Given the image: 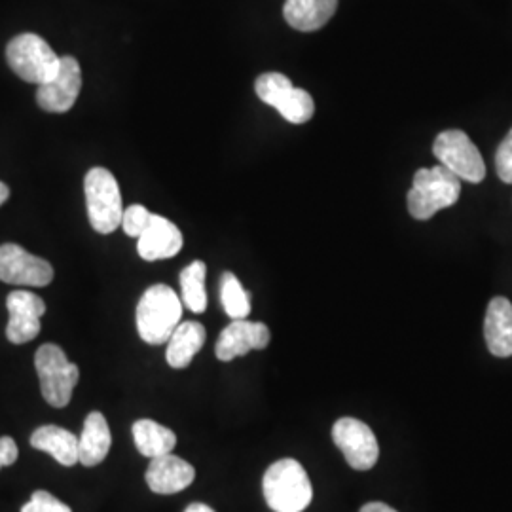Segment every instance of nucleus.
<instances>
[{"label":"nucleus","instance_id":"obj_4","mask_svg":"<svg viewBox=\"0 0 512 512\" xmlns=\"http://www.w3.org/2000/svg\"><path fill=\"white\" fill-rule=\"evenodd\" d=\"M88 219L97 234H112L124 217L122 192L114 175L105 167H93L84 179Z\"/></svg>","mask_w":512,"mask_h":512},{"label":"nucleus","instance_id":"obj_32","mask_svg":"<svg viewBox=\"0 0 512 512\" xmlns=\"http://www.w3.org/2000/svg\"><path fill=\"white\" fill-rule=\"evenodd\" d=\"M0 467H2V465H0Z\"/></svg>","mask_w":512,"mask_h":512},{"label":"nucleus","instance_id":"obj_17","mask_svg":"<svg viewBox=\"0 0 512 512\" xmlns=\"http://www.w3.org/2000/svg\"><path fill=\"white\" fill-rule=\"evenodd\" d=\"M338 0H287L283 6L285 21L302 33H311L329 23L336 14Z\"/></svg>","mask_w":512,"mask_h":512},{"label":"nucleus","instance_id":"obj_7","mask_svg":"<svg viewBox=\"0 0 512 512\" xmlns=\"http://www.w3.org/2000/svg\"><path fill=\"white\" fill-rule=\"evenodd\" d=\"M433 154L440 165L448 167L461 181L482 183L486 177V164L480 150L461 129L442 131L433 143Z\"/></svg>","mask_w":512,"mask_h":512},{"label":"nucleus","instance_id":"obj_23","mask_svg":"<svg viewBox=\"0 0 512 512\" xmlns=\"http://www.w3.org/2000/svg\"><path fill=\"white\" fill-rule=\"evenodd\" d=\"M220 302L232 321L247 319L251 313V294L241 287L232 272H224L220 277Z\"/></svg>","mask_w":512,"mask_h":512},{"label":"nucleus","instance_id":"obj_15","mask_svg":"<svg viewBox=\"0 0 512 512\" xmlns=\"http://www.w3.org/2000/svg\"><path fill=\"white\" fill-rule=\"evenodd\" d=\"M484 338L495 357L512 355V304L505 296H495L484 319Z\"/></svg>","mask_w":512,"mask_h":512},{"label":"nucleus","instance_id":"obj_1","mask_svg":"<svg viewBox=\"0 0 512 512\" xmlns=\"http://www.w3.org/2000/svg\"><path fill=\"white\" fill-rule=\"evenodd\" d=\"M183 300L167 285H152L137 304V330L150 346L165 344L181 325Z\"/></svg>","mask_w":512,"mask_h":512},{"label":"nucleus","instance_id":"obj_11","mask_svg":"<svg viewBox=\"0 0 512 512\" xmlns=\"http://www.w3.org/2000/svg\"><path fill=\"white\" fill-rule=\"evenodd\" d=\"M6 308L10 315L6 338L16 346L35 340L40 334V319L46 313L44 300L29 291H14L6 298Z\"/></svg>","mask_w":512,"mask_h":512},{"label":"nucleus","instance_id":"obj_27","mask_svg":"<svg viewBox=\"0 0 512 512\" xmlns=\"http://www.w3.org/2000/svg\"><path fill=\"white\" fill-rule=\"evenodd\" d=\"M495 169L503 183L512 184V129L495 154Z\"/></svg>","mask_w":512,"mask_h":512},{"label":"nucleus","instance_id":"obj_16","mask_svg":"<svg viewBox=\"0 0 512 512\" xmlns=\"http://www.w3.org/2000/svg\"><path fill=\"white\" fill-rule=\"evenodd\" d=\"M110 444L112 437L107 418L101 412H92L78 437V463L84 467L99 465L109 456Z\"/></svg>","mask_w":512,"mask_h":512},{"label":"nucleus","instance_id":"obj_5","mask_svg":"<svg viewBox=\"0 0 512 512\" xmlns=\"http://www.w3.org/2000/svg\"><path fill=\"white\" fill-rule=\"evenodd\" d=\"M6 61L21 80L29 84H46L59 71V61L52 46L38 35L23 33L6 46Z\"/></svg>","mask_w":512,"mask_h":512},{"label":"nucleus","instance_id":"obj_12","mask_svg":"<svg viewBox=\"0 0 512 512\" xmlns=\"http://www.w3.org/2000/svg\"><path fill=\"white\" fill-rule=\"evenodd\" d=\"M270 329L264 323H253L247 319H236L220 332L217 340V359L230 363L236 357H243L253 349H266L270 344Z\"/></svg>","mask_w":512,"mask_h":512},{"label":"nucleus","instance_id":"obj_8","mask_svg":"<svg viewBox=\"0 0 512 512\" xmlns=\"http://www.w3.org/2000/svg\"><path fill=\"white\" fill-rule=\"evenodd\" d=\"M54 268L48 260L31 255L16 243L0 245V281L21 287H48Z\"/></svg>","mask_w":512,"mask_h":512},{"label":"nucleus","instance_id":"obj_3","mask_svg":"<svg viewBox=\"0 0 512 512\" xmlns=\"http://www.w3.org/2000/svg\"><path fill=\"white\" fill-rule=\"evenodd\" d=\"M461 196V179L448 167L435 165L418 169L408 192V213L418 220H429L440 209H448Z\"/></svg>","mask_w":512,"mask_h":512},{"label":"nucleus","instance_id":"obj_26","mask_svg":"<svg viewBox=\"0 0 512 512\" xmlns=\"http://www.w3.org/2000/svg\"><path fill=\"white\" fill-rule=\"evenodd\" d=\"M21 512H73L69 505L55 499L54 495L44 490H38L31 497L29 503L21 507Z\"/></svg>","mask_w":512,"mask_h":512},{"label":"nucleus","instance_id":"obj_21","mask_svg":"<svg viewBox=\"0 0 512 512\" xmlns=\"http://www.w3.org/2000/svg\"><path fill=\"white\" fill-rule=\"evenodd\" d=\"M205 275L207 266L202 260L188 264L181 272V293L183 304L194 313H203L207 310V291H205Z\"/></svg>","mask_w":512,"mask_h":512},{"label":"nucleus","instance_id":"obj_9","mask_svg":"<svg viewBox=\"0 0 512 512\" xmlns=\"http://www.w3.org/2000/svg\"><path fill=\"white\" fill-rule=\"evenodd\" d=\"M332 440L342 450L349 467L368 471L380 458V446L365 421L342 418L332 427Z\"/></svg>","mask_w":512,"mask_h":512},{"label":"nucleus","instance_id":"obj_14","mask_svg":"<svg viewBox=\"0 0 512 512\" xmlns=\"http://www.w3.org/2000/svg\"><path fill=\"white\" fill-rule=\"evenodd\" d=\"M194 478H196L194 467L188 461L177 458L173 454L150 459L147 484L154 494H179L194 482Z\"/></svg>","mask_w":512,"mask_h":512},{"label":"nucleus","instance_id":"obj_20","mask_svg":"<svg viewBox=\"0 0 512 512\" xmlns=\"http://www.w3.org/2000/svg\"><path fill=\"white\" fill-rule=\"evenodd\" d=\"M133 440L137 450L148 459L162 458L173 452L177 437L175 433L154 420H139L133 423Z\"/></svg>","mask_w":512,"mask_h":512},{"label":"nucleus","instance_id":"obj_31","mask_svg":"<svg viewBox=\"0 0 512 512\" xmlns=\"http://www.w3.org/2000/svg\"><path fill=\"white\" fill-rule=\"evenodd\" d=\"M10 198V188L0 181V205Z\"/></svg>","mask_w":512,"mask_h":512},{"label":"nucleus","instance_id":"obj_25","mask_svg":"<svg viewBox=\"0 0 512 512\" xmlns=\"http://www.w3.org/2000/svg\"><path fill=\"white\" fill-rule=\"evenodd\" d=\"M150 219H152V213L148 211L147 207L141 203H135V205H129L128 209L124 211L122 228L129 238H139L147 230Z\"/></svg>","mask_w":512,"mask_h":512},{"label":"nucleus","instance_id":"obj_22","mask_svg":"<svg viewBox=\"0 0 512 512\" xmlns=\"http://www.w3.org/2000/svg\"><path fill=\"white\" fill-rule=\"evenodd\" d=\"M274 109L291 124H306L315 114V103L306 90L289 86L275 99Z\"/></svg>","mask_w":512,"mask_h":512},{"label":"nucleus","instance_id":"obj_30","mask_svg":"<svg viewBox=\"0 0 512 512\" xmlns=\"http://www.w3.org/2000/svg\"><path fill=\"white\" fill-rule=\"evenodd\" d=\"M184 512H215L209 505H205V503H192V505H188Z\"/></svg>","mask_w":512,"mask_h":512},{"label":"nucleus","instance_id":"obj_13","mask_svg":"<svg viewBox=\"0 0 512 512\" xmlns=\"http://www.w3.org/2000/svg\"><path fill=\"white\" fill-rule=\"evenodd\" d=\"M137 239H139L137 241L139 256L148 262L179 255L184 243L181 230L171 220L160 215H152L147 230Z\"/></svg>","mask_w":512,"mask_h":512},{"label":"nucleus","instance_id":"obj_19","mask_svg":"<svg viewBox=\"0 0 512 512\" xmlns=\"http://www.w3.org/2000/svg\"><path fill=\"white\" fill-rule=\"evenodd\" d=\"M31 446L50 454L63 467L78 463V437L57 425H42L31 435Z\"/></svg>","mask_w":512,"mask_h":512},{"label":"nucleus","instance_id":"obj_10","mask_svg":"<svg viewBox=\"0 0 512 512\" xmlns=\"http://www.w3.org/2000/svg\"><path fill=\"white\" fill-rule=\"evenodd\" d=\"M82 90V71L78 59L65 55L59 61V71L46 84H40L37 90L38 107L46 112L63 114L73 109Z\"/></svg>","mask_w":512,"mask_h":512},{"label":"nucleus","instance_id":"obj_24","mask_svg":"<svg viewBox=\"0 0 512 512\" xmlns=\"http://www.w3.org/2000/svg\"><path fill=\"white\" fill-rule=\"evenodd\" d=\"M289 86H293V82L285 74L264 73L256 78L255 92L262 103L274 107L275 99L285 92Z\"/></svg>","mask_w":512,"mask_h":512},{"label":"nucleus","instance_id":"obj_29","mask_svg":"<svg viewBox=\"0 0 512 512\" xmlns=\"http://www.w3.org/2000/svg\"><path fill=\"white\" fill-rule=\"evenodd\" d=\"M359 512H397L395 509H391L389 505L380 503V501H372V503H366L365 507H361Z\"/></svg>","mask_w":512,"mask_h":512},{"label":"nucleus","instance_id":"obj_2","mask_svg":"<svg viewBox=\"0 0 512 512\" xmlns=\"http://www.w3.org/2000/svg\"><path fill=\"white\" fill-rule=\"evenodd\" d=\"M262 492L274 512H302L313 499L310 476L296 459H279L268 467Z\"/></svg>","mask_w":512,"mask_h":512},{"label":"nucleus","instance_id":"obj_18","mask_svg":"<svg viewBox=\"0 0 512 512\" xmlns=\"http://www.w3.org/2000/svg\"><path fill=\"white\" fill-rule=\"evenodd\" d=\"M205 338H207V332L202 323H196V321L181 323L167 340V351H165L167 365L171 368H186L192 363L196 353H200V349L205 344Z\"/></svg>","mask_w":512,"mask_h":512},{"label":"nucleus","instance_id":"obj_6","mask_svg":"<svg viewBox=\"0 0 512 512\" xmlns=\"http://www.w3.org/2000/svg\"><path fill=\"white\" fill-rule=\"evenodd\" d=\"M35 366L42 397L55 408H65L71 403L80 370L67 359L65 351L55 344H44L35 355Z\"/></svg>","mask_w":512,"mask_h":512},{"label":"nucleus","instance_id":"obj_28","mask_svg":"<svg viewBox=\"0 0 512 512\" xmlns=\"http://www.w3.org/2000/svg\"><path fill=\"white\" fill-rule=\"evenodd\" d=\"M18 444L12 437H2L0 439V465L6 467V465H12L16 463L18 459Z\"/></svg>","mask_w":512,"mask_h":512}]
</instances>
